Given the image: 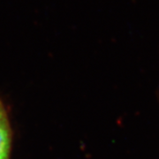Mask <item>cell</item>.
I'll return each instance as SVG.
<instances>
[{
  "instance_id": "6da1fadb",
  "label": "cell",
  "mask_w": 159,
  "mask_h": 159,
  "mask_svg": "<svg viewBox=\"0 0 159 159\" xmlns=\"http://www.w3.org/2000/svg\"><path fill=\"white\" fill-rule=\"evenodd\" d=\"M10 150V131L6 112L0 104V159H8Z\"/></svg>"
}]
</instances>
